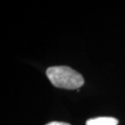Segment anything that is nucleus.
I'll return each instance as SVG.
<instances>
[{
    "instance_id": "7ed1b4c3",
    "label": "nucleus",
    "mask_w": 125,
    "mask_h": 125,
    "mask_svg": "<svg viewBox=\"0 0 125 125\" xmlns=\"http://www.w3.org/2000/svg\"><path fill=\"white\" fill-rule=\"evenodd\" d=\"M46 125H71V124H69L67 123H63V122H56V121H54V122H51V123L47 124Z\"/></svg>"
},
{
    "instance_id": "f257e3e1",
    "label": "nucleus",
    "mask_w": 125,
    "mask_h": 125,
    "mask_svg": "<svg viewBox=\"0 0 125 125\" xmlns=\"http://www.w3.org/2000/svg\"><path fill=\"white\" fill-rule=\"evenodd\" d=\"M46 76L51 84L57 88L76 89L84 84L81 74L69 67H51L46 70Z\"/></svg>"
},
{
    "instance_id": "f03ea898",
    "label": "nucleus",
    "mask_w": 125,
    "mask_h": 125,
    "mask_svg": "<svg viewBox=\"0 0 125 125\" xmlns=\"http://www.w3.org/2000/svg\"><path fill=\"white\" fill-rule=\"evenodd\" d=\"M118 119L113 117H98L87 120L86 125H117Z\"/></svg>"
}]
</instances>
